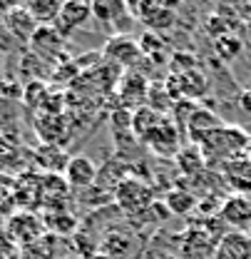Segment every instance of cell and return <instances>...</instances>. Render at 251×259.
<instances>
[{
  "mask_svg": "<svg viewBox=\"0 0 251 259\" xmlns=\"http://www.w3.org/2000/svg\"><path fill=\"white\" fill-rule=\"evenodd\" d=\"M249 142H251V137L241 127L224 125L217 132H212L209 137H204L202 145H199V150H202V155H204L207 162L229 164V162H234L246 155Z\"/></svg>",
  "mask_w": 251,
  "mask_h": 259,
  "instance_id": "obj_1",
  "label": "cell"
},
{
  "mask_svg": "<svg viewBox=\"0 0 251 259\" xmlns=\"http://www.w3.org/2000/svg\"><path fill=\"white\" fill-rule=\"evenodd\" d=\"M90 18H92V3H77V0L63 3V10H60V15L55 20V28L63 37H67L75 30H80Z\"/></svg>",
  "mask_w": 251,
  "mask_h": 259,
  "instance_id": "obj_2",
  "label": "cell"
},
{
  "mask_svg": "<svg viewBox=\"0 0 251 259\" xmlns=\"http://www.w3.org/2000/svg\"><path fill=\"white\" fill-rule=\"evenodd\" d=\"M149 199H152V190L144 182L134 180V177H129V180L125 177L117 185V202L125 207L127 212H132V214L139 212V209H144L149 204Z\"/></svg>",
  "mask_w": 251,
  "mask_h": 259,
  "instance_id": "obj_3",
  "label": "cell"
},
{
  "mask_svg": "<svg viewBox=\"0 0 251 259\" xmlns=\"http://www.w3.org/2000/svg\"><path fill=\"white\" fill-rule=\"evenodd\" d=\"M42 232H45V222L37 220L35 214H18L8 222V234L15 242H20L23 247H30L35 242H40Z\"/></svg>",
  "mask_w": 251,
  "mask_h": 259,
  "instance_id": "obj_4",
  "label": "cell"
},
{
  "mask_svg": "<svg viewBox=\"0 0 251 259\" xmlns=\"http://www.w3.org/2000/svg\"><path fill=\"white\" fill-rule=\"evenodd\" d=\"M65 182L75 190H87L97 182V167L90 157L85 155H77L72 160H67L65 164Z\"/></svg>",
  "mask_w": 251,
  "mask_h": 259,
  "instance_id": "obj_5",
  "label": "cell"
},
{
  "mask_svg": "<svg viewBox=\"0 0 251 259\" xmlns=\"http://www.w3.org/2000/svg\"><path fill=\"white\" fill-rule=\"evenodd\" d=\"M214 259H251V234L226 232L214 247Z\"/></svg>",
  "mask_w": 251,
  "mask_h": 259,
  "instance_id": "obj_6",
  "label": "cell"
},
{
  "mask_svg": "<svg viewBox=\"0 0 251 259\" xmlns=\"http://www.w3.org/2000/svg\"><path fill=\"white\" fill-rule=\"evenodd\" d=\"M219 127H224L219 117L212 112V110H202V107H194L191 115L187 117V135L194 145H202L204 137H209L212 132H217Z\"/></svg>",
  "mask_w": 251,
  "mask_h": 259,
  "instance_id": "obj_7",
  "label": "cell"
},
{
  "mask_svg": "<svg viewBox=\"0 0 251 259\" xmlns=\"http://www.w3.org/2000/svg\"><path fill=\"white\" fill-rule=\"evenodd\" d=\"M221 217L226 225H231L234 232H244L251 225V199L246 194H236L226 199L221 207Z\"/></svg>",
  "mask_w": 251,
  "mask_h": 259,
  "instance_id": "obj_8",
  "label": "cell"
},
{
  "mask_svg": "<svg viewBox=\"0 0 251 259\" xmlns=\"http://www.w3.org/2000/svg\"><path fill=\"white\" fill-rule=\"evenodd\" d=\"M37 28H40L37 20L28 13L25 5L23 8H10L8 15H5V30L10 32L13 37H18V40H28L30 42Z\"/></svg>",
  "mask_w": 251,
  "mask_h": 259,
  "instance_id": "obj_9",
  "label": "cell"
},
{
  "mask_svg": "<svg viewBox=\"0 0 251 259\" xmlns=\"http://www.w3.org/2000/svg\"><path fill=\"white\" fill-rule=\"evenodd\" d=\"M30 45H32V50H35V53L53 58V55H58V53L63 50L65 37L58 32L55 25H40V28L35 30V35H32Z\"/></svg>",
  "mask_w": 251,
  "mask_h": 259,
  "instance_id": "obj_10",
  "label": "cell"
},
{
  "mask_svg": "<svg viewBox=\"0 0 251 259\" xmlns=\"http://www.w3.org/2000/svg\"><path fill=\"white\" fill-rule=\"evenodd\" d=\"M134 13H139V20H144L149 28L162 30V28H169L174 23V13L172 8L162 5V3H144V5H134L132 8Z\"/></svg>",
  "mask_w": 251,
  "mask_h": 259,
  "instance_id": "obj_11",
  "label": "cell"
},
{
  "mask_svg": "<svg viewBox=\"0 0 251 259\" xmlns=\"http://www.w3.org/2000/svg\"><path fill=\"white\" fill-rule=\"evenodd\" d=\"M224 175H226L229 185L239 194L251 192V160L246 155L239 157V160L229 162V164H224Z\"/></svg>",
  "mask_w": 251,
  "mask_h": 259,
  "instance_id": "obj_12",
  "label": "cell"
},
{
  "mask_svg": "<svg viewBox=\"0 0 251 259\" xmlns=\"http://www.w3.org/2000/svg\"><path fill=\"white\" fill-rule=\"evenodd\" d=\"M28 8V13H30L32 18L37 20V25H55V20H58V15H60V10H63V3H55V0H32L25 5Z\"/></svg>",
  "mask_w": 251,
  "mask_h": 259,
  "instance_id": "obj_13",
  "label": "cell"
},
{
  "mask_svg": "<svg viewBox=\"0 0 251 259\" xmlns=\"http://www.w3.org/2000/svg\"><path fill=\"white\" fill-rule=\"evenodd\" d=\"M105 53H107L110 58H115L117 63H125L122 58L127 55V63H129V65H132L137 58H139V55H142L139 45H137V42H132L129 37H115V40H112V42L105 48Z\"/></svg>",
  "mask_w": 251,
  "mask_h": 259,
  "instance_id": "obj_14",
  "label": "cell"
},
{
  "mask_svg": "<svg viewBox=\"0 0 251 259\" xmlns=\"http://www.w3.org/2000/svg\"><path fill=\"white\" fill-rule=\"evenodd\" d=\"M214 50H217V55H219L221 60L231 63V60H236V58L241 55V50H244V42H241L236 35H231V32H224V35H219V37L214 40Z\"/></svg>",
  "mask_w": 251,
  "mask_h": 259,
  "instance_id": "obj_15",
  "label": "cell"
},
{
  "mask_svg": "<svg viewBox=\"0 0 251 259\" xmlns=\"http://www.w3.org/2000/svg\"><path fill=\"white\" fill-rule=\"evenodd\" d=\"M177 164L182 167V172H187V175H194V172H199V169H204V155H202V150H199V145H191L187 150H182L179 155H177Z\"/></svg>",
  "mask_w": 251,
  "mask_h": 259,
  "instance_id": "obj_16",
  "label": "cell"
},
{
  "mask_svg": "<svg viewBox=\"0 0 251 259\" xmlns=\"http://www.w3.org/2000/svg\"><path fill=\"white\" fill-rule=\"evenodd\" d=\"M164 202H167V207H169L174 214H187V212L194 209V204H196L194 194L187 192V190H172V192H167Z\"/></svg>",
  "mask_w": 251,
  "mask_h": 259,
  "instance_id": "obj_17",
  "label": "cell"
},
{
  "mask_svg": "<svg viewBox=\"0 0 251 259\" xmlns=\"http://www.w3.org/2000/svg\"><path fill=\"white\" fill-rule=\"evenodd\" d=\"M117 13H127V5L122 3H92V18L102 23H115Z\"/></svg>",
  "mask_w": 251,
  "mask_h": 259,
  "instance_id": "obj_18",
  "label": "cell"
},
{
  "mask_svg": "<svg viewBox=\"0 0 251 259\" xmlns=\"http://www.w3.org/2000/svg\"><path fill=\"white\" fill-rule=\"evenodd\" d=\"M241 110H244L246 115H251V90H246V93L241 95Z\"/></svg>",
  "mask_w": 251,
  "mask_h": 259,
  "instance_id": "obj_19",
  "label": "cell"
},
{
  "mask_svg": "<svg viewBox=\"0 0 251 259\" xmlns=\"http://www.w3.org/2000/svg\"><path fill=\"white\" fill-rule=\"evenodd\" d=\"M246 152H249V160H251V142H249V150H246Z\"/></svg>",
  "mask_w": 251,
  "mask_h": 259,
  "instance_id": "obj_20",
  "label": "cell"
}]
</instances>
